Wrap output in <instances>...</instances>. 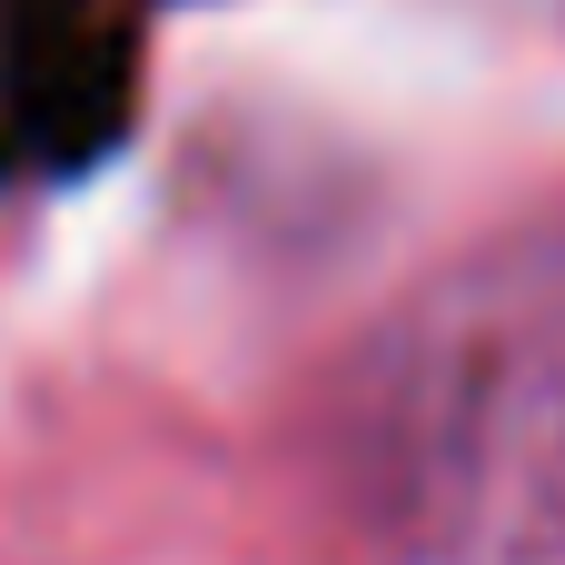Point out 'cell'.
Instances as JSON below:
<instances>
[{"label": "cell", "mask_w": 565, "mask_h": 565, "mask_svg": "<svg viewBox=\"0 0 565 565\" xmlns=\"http://www.w3.org/2000/svg\"><path fill=\"white\" fill-rule=\"evenodd\" d=\"M367 477L427 565L565 556V228L467 258L397 328Z\"/></svg>", "instance_id": "obj_1"}]
</instances>
